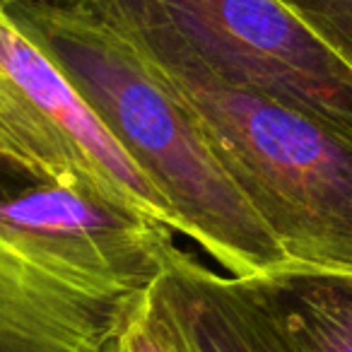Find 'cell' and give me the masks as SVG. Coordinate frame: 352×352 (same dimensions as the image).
Here are the masks:
<instances>
[{
    "mask_svg": "<svg viewBox=\"0 0 352 352\" xmlns=\"http://www.w3.org/2000/svg\"><path fill=\"white\" fill-rule=\"evenodd\" d=\"M8 8L160 191L179 234L234 278L289 265L186 104L121 32L78 0H20Z\"/></svg>",
    "mask_w": 352,
    "mask_h": 352,
    "instance_id": "obj_1",
    "label": "cell"
},
{
    "mask_svg": "<svg viewBox=\"0 0 352 352\" xmlns=\"http://www.w3.org/2000/svg\"><path fill=\"white\" fill-rule=\"evenodd\" d=\"M174 234L78 188L0 184V352H109Z\"/></svg>",
    "mask_w": 352,
    "mask_h": 352,
    "instance_id": "obj_2",
    "label": "cell"
},
{
    "mask_svg": "<svg viewBox=\"0 0 352 352\" xmlns=\"http://www.w3.org/2000/svg\"><path fill=\"white\" fill-rule=\"evenodd\" d=\"M99 17L186 104L289 263L352 273L350 138L278 99L227 82L155 27Z\"/></svg>",
    "mask_w": 352,
    "mask_h": 352,
    "instance_id": "obj_3",
    "label": "cell"
},
{
    "mask_svg": "<svg viewBox=\"0 0 352 352\" xmlns=\"http://www.w3.org/2000/svg\"><path fill=\"white\" fill-rule=\"evenodd\" d=\"M0 160L20 179L78 188L176 232L160 191L128 160L60 65L17 25L3 0Z\"/></svg>",
    "mask_w": 352,
    "mask_h": 352,
    "instance_id": "obj_4",
    "label": "cell"
},
{
    "mask_svg": "<svg viewBox=\"0 0 352 352\" xmlns=\"http://www.w3.org/2000/svg\"><path fill=\"white\" fill-rule=\"evenodd\" d=\"M169 34L222 80L318 118L352 140V68L280 0H78Z\"/></svg>",
    "mask_w": 352,
    "mask_h": 352,
    "instance_id": "obj_5",
    "label": "cell"
},
{
    "mask_svg": "<svg viewBox=\"0 0 352 352\" xmlns=\"http://www.w3.org/2000/svg\"><path fill=\"white\" fill-rule=\"evenodd\" d=\"M160 285L191 352H297L241 278L176 249Z\"/></svg>",
    "mask_w": 352,
    "mask_h": 352,
    "instance_id": "obj_6",
    "label": "cell"
},
{
    "mask_svg": "<svg viewBox=\"0 0 352 352\" xmlns=\"http://www.w3.org/2000/svg\"><path fill=\"white\" fill-rule=\"evenodd\" d=\"M241 280L297 352H352V273L289 263Z\"/></svg>",
    "mask_w": 352,
    "mask_h": 352,
    "instance_id": "obj_7",
    "label": "cell"
},
{
    "mask_svg": "<svg viewBox=\"0 0 352 352\" xmlns=\"http://www.w3.org/2000/svg\"><path fill=\"white\" fill-rule=\"evenodd\" d=\"M123 352H191L160 280L135 307L121 336Z\"/></svg>",
    "mask_w": 352,
    "mask_h": 352,
    "instance_id": "obj_8",
    "label": "cell"
},
{
    "mask_svg": "<svg viewBox=\"0 0 352 352\" xmlns=\"http://www.w3.org/2000/svg\"><path fill=\"white\" fill-rule=\"evenodd\" d=\"M352 68V0H280Z\"/></svg>",
    "mask_w": 352,
    "mask_h": 352,
    "instance_id": "obj_9",
    "label": "cell"
},
{
    "mask_svg": "<svg viewBox=\"0 0 352 352\" xmlns=\"http://www.w3.org/2000/svg\"><path fill=\"white\" fill-rule=\"evenodd\" d=\"M0 174H12V171H10V169H8V166H6V164H3V160H0ZM12 176H15V174H12Z\"/></svg>",
    "mask_w": 352,
    "mask_h": 352,
    "instance_id": "obj_10",
    "label": "cell"
},
{
    "mask_svg": "<svg viewBox=\"0 0 352 352\" xmlns=\"http://www.w3.org/2000/svg\"><path fill=\"white\" fill-rule=\"evenodd\" d=\"M109 352H123V345H121V340H118L116 345H113V347H111V350H109Z\"/></svg>",
    "mask_w": 352,
    "mask_h": 352,
    "instance_id": "obj_11",
    "label": "cell"
},
{
    "mask_svg": "<svg viewBox=\"0 0 352 352\" xmlns=\"http://www.w3.org/2000/svg\"><path fill=\"white\" fill-rule=\"evenodd\" d=\"M3 3H6V6H12V3H20V0H3Z\"/></svg>",
    "mask_w": 352,
    "mask_h": 352,
    "instance_id": "obj_12",
    "label": "cell"
}]
</instances>
